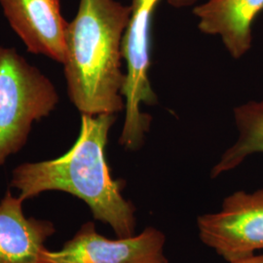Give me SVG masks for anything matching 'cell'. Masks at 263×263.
<instances>
[{
  "label": "cell",
  "mask_w": 263,
  "mask_h": 263,
  "mask_svg": "<svg viewBox=\"0 0 263 263\" xmlns=\"http://www.w3.org/2000/svg\"><path fill=\"white\" fill-rule=\"evenodd\" d=\"M115 114H81L80 133L64 155L27 162L12 172L10 186L24 202L48 191H62L80 199L95 219L110 226L117 238L136 233V209L123 197L125 182L114 179L105 157Z\"/></svg>",
  "instance_id": "cell-1"
},
{
  "label": "cell",
  "mask_w": 263,
  "mask_h": 263,
  "mask_svg": "<svg viewBox=\"0 0 263 263\" xmlns=\"http://www.w3.org/2000/svg\"><path fill=\"white\" fill-rule=\"evenodd\" d=\"M131 5L115 0H80L67 24L65 69L67 95L81 114H116L122 96V40Z\"/></svg>",
  "instance_id": "cell-2"
},
{
  "label": "cell",
  "mask_w": 263,
  "mask_h": 263,
  "mask_svg": "<svg viewBox=\"0 0 263 263\" xmlns=\"http://www.w3.org/2000/svg\"><path fill=\"white\" fill-rule=\"evenodd\" d=\"M59 104L53 82L14 48L0 45V167L27 143L33 123Z\"/></svg>",
  "instance_id": "cell-3"
},
{
  "label": "cell",
  "mask_w": 263,
  "mask_h": 263,
  "mask_svg": "<svg viewBox=\"0 0 263 263\" xmlns=\"http://www.w3.org/2000/svg\"><path fill=\"white\" fill-rule=\"evenodd\" d=\"M197 0H169L175 7H183ZM160 0H132L131 16L124 32L122 56L127 72L123 87L125 120L119 143L125 149H140L151 129V116L141 111V104H157V96L151 87V26Z\"/></svg>",
  "instance_id": "cell-4"
},
{
  "label": "cell",
  "mask_w": 263,
  "mask_h": 263,
  "mask_svg": "<svg viewBox=\"0 0 263 263\" xmlns=\"http://www.w3.org/2000/svg\"><path fill=\"white\" fill-rule=\"evenodd\" d=\"M201 241L232 262L263 250V189L237 191L218 213L197 218Z\"/></svg>",
  "instance_id": "cell-5"
},
{
  "label": "cell",
  "mask_w": 263,
  "mask_h": 263,
  "mask_svg": "<svg viewBox=\"0 0 263 263\" xmlns=\"http://www.w3.org/2000/svg\"><path fill=\"white\" fill-rule=\"evenodd\" d=\"M165 235L146 227L139 235L108 239L86 222L60 251L46 250L40 263H168Z\"/></svg>",
  "instance_id": "cell-6"
},
{
  "label": "cell",
  "mask_w": 263,
  "mask_h": 263,
  "mask_svg": "<svg viewBox=\"0 0 263 263\" xmlns=\"http://www.w3.org/2000/svg\"><path fill=\"white\" fill-rule=\"evenodd\" d=\"M0 5L29 53L64 63L68 23L62 15L60 0H0Z\"/></svg>",
  "instance_id": "cell-7"
},
{
  "label": "cell",
  "mask_w": 263,
  "mask_h": 263,
  "mask_svg": "<svg viewBox=\"0 0 263 263\" xmlns=\"http://www.w3.org/2000/svg\"><path fill=\"white\" fill-rule=\"evenodd\" d=\"M23 204L10 190L0 201V263H40L56 233L52 221L26 216Z\"/></svg>",
  "instance_id": "cell-8"
},
{
  "label": "cell",
  "mask_w": 263,
  "mask_h": 263,
  "mask_svg": "<svg viewBox=\"0 0 263 263\" xmlns=\"http://www.w3.org/2000/svg\"><path fill=\"white\" fill-rule=\"evenodd\" d=\"M263 11V0H208L193 10L198 28L218 35L234 59L245 56L253 44V24Z\"/></svg>",
  "instance_id": "cell-9"
},
{
  "label": "cell",
  "mask_w": 263,
  "mask_h": 263,
  "mask_svg": "<svg viewBox=\"0 0 263 263\" xmlns=\"http://www.w3.org/2000/svg\"><path fill=\"white\" fill-rule=\"evenodd\" d=\"M234 120L239 132L238 139L212 169V179L236 169L249 156L263 153V101L236 106Z\"/></svg>",
  "instance_id": "cell-10"
},
{
  "label": "cell",
  "mask_w": 263,
  "mask_h": 263,
  "mask_svg": "<svg viewBox=\"0 0 263 263\" xmlns=\"http://www.w3.org/2000/svg\"><path fill=\"white\" fill-rule=\"evenodd\" d=\"M230 263H263V254H260V255L253 254V255L246 256V257L237 259L235 261Z\"/></svg>",
  "instance_id": "cell-11"
}]
</instances>
